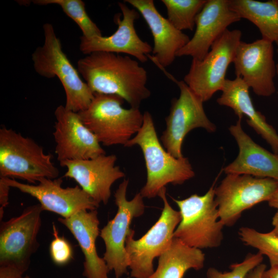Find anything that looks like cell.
I'll return each mask as SVG.
<instances>
[{"label": "cell", "mask_w": 278, "mask_h": 278, "mask_svg": "<svg viewBox=\"0 0 278 278\" xmlns=\"http://www.w3.org/2000/svg\"><path fill=\"white\" fill-rule=\"evenodd\" d=\"M77 69L94 94L119 96L131 108H139L151 95L147 71L129 56L94 52L80 59Z\"/></svg>", "instance_id": "6da1fadb"}, {"label": "cell", "mask_w": 278, "mask_h": 278, "mask_svg": "<svg viewBox=\"0 0 278 278\" xmlns=\"http://www.w3.org/2000/svg\"><path fill=\"white\" fill-rule=\"evenodd\" d=\"M143 125L137 133L124 146H138L144 155L146 182L140 193L143 198H153L166 185H181L195 176L187 158H176L167 152L159 141L151 114L144 113Z\"/></svg>", "instance_id": "7a4b0ae2"}, {"label": "cell", "mask_w": 278, "mask_h": 278, "mask_svg": "<svg viewBox=\"0 0 278 278\" xmlns=\"http://www.w3.org/2000/svg\"><path fill=\"white\" fill-rule=\"evenodd\" d=\"M43 29L44 43L31 56L36 72L46 78L59 79L65 93L67 109L77 113L86 110L94 94L63 51L53 25L46 23Z\"/></svg>", "instance_id": "3957f363"}, {"label": "cell", "mask_w": 278, "mask_h": 278, "mask_svg": "<svg viewBox=\"0 0 278 278\" xmlns=\"http://www.w3.org/2000/svg\"><path fill=\"white\" fill-rule=\"evenodd\" d=\"M53 156L33 139L12 129H0V178L18 179L36 184L43 178L56 179Z\"/></svg>", "instance_id": "277c9868"}, {"label": "cell", "mask_w": 278, "mask_h": 278, "mask_svg": "<svg viewBox=\"0 0 278 278\" xmlns=\"http://www.w3.org/2000/svg\"><path fill=\"white\" fill-rule=\"evenodd\" d=\"M119 96L94 94L88 108L78 114L86 127L106 146L126 144L141 129L144 114L139 108L123 107Z\"/></svg>", "instance_id": "5b68a950"}, {"label": "cell", "mask_w": 278, "mask_h": 278, "mask_svg": "<svg viewBox=\"0 0 278 278\" xmlns=\"http://www.w3.org/2000/svg\"><path fill=\"white\" fill-rule=\"evenodd\" d=\"M215 189L212 186L203 195L193 194L182 200L172 198L181 217L174 237L201 250L221 245L224 226L220 220Z\"/></svg>", "instance_id": "8992f818"}, {"label": "cell", "mask_w": 278, "mask_h": 278, "mask_svg": "<svg viewBox=\"0 0 278 278\" xmlns=\"http://www.w3.org/2000/svg\"><path fill=\"white\" fill-rule=\"evenodd\" d=\"M166 193L165 187L158 194L164 207L156 222L138 239L134 238L135 231L132 229L127 237L125 250L130 276L133 278H148L154 272V259L169 247L181 221L179 211L170 206Z\"/></svg>", "instance_id": "52a82bcc"}, {"label": "cell", "mask_w": 278, "mask_h": 278, "mask_svg": "<svg viewBox=\"0 0 278 278\" xmlns=\"http://www.w3.org/2000/svg\"><path fill=\"white\" fill-rule=\"evenodd\" d=\"M241 34L240 30L228 29L213 43L203 59H193L183 81L203 102L222 90Z\"/></svg>", "instance_id": "ba28073f"}, {"label": "cell", "mask_w": 278, "mask_h": 278, "mask_svg": "<svg viewBox=\"0 0 278 278\" xmlns=\"http://www.w3.org/2000/svg\"><path fill=\"white\" fill-rule=\"evenodd\" d=\"M166 75L175 82L180 90L178 98L171 101L169 115L166 117V128L160 137L166 150L176 158L183 157L182 146L185 137L191 130L198 128L213 132L216 127L207 117L203 103L184 82L179 81L167 73L163 67L160 68Z\"/></svg>", "instance_id": "9c48e42d"}, {"label": "cell", "mask_w": 278, "mask_h": 278, "mask_svg": "<svg viewBox=\"0 0 278 278\" xmlns=\"http://www.w3.org/2000/svg\"><path fill=\"white\" fill-rule=\"evenodd\" d=\"M278 188V181L247 175L227 174L215 189L220 221L232 227L243 212L268 201Z\"/></svg>", "instance_id": "30bf717a"}, {"label": "cell", "mask_w": 278, "mask_h": 278, "mask_svg": "<svg viewBox=\"0 0 278 278\" xmlns=\"http://www.w3.org/2000/svg\"><path fill=\"white\" fill-rule=\"evenodd\" d=\"M128 183V180H124L115 191L116 214L100 230L99 234L105 245L103 258L109 271H114L116 278H120L128 273L126 240L131 230L132 220L142 216L145 207L144 198L140 193H137L131 200L127 199Z\"/></svg>", "instance_id": "8fae6325"}, {"label": "cell", "mask_w": 278, "mask_h": 278, "mask_svg": "<svg viewBox=\"0 0 278 278\" xmlns=\"http://www.w3.org/2000/svg\"><path fill=\"white\" fill-rule=\"evenodd\" d=\"M41 205L26 207L19 216L1 221L0 265L14 266L25 272L32 255L40 244L38 235L41 227Z\"/></svg>", "instance_id": "7c38bea8"}, {"label": "cell", "mask_w": 278, "mask_h": 278, "mask_svg": "<svg viewBox=\"0 0 278 278\" xmlns=\"http://www.w3.org/2000/svg\"><path fill=\"white\" fill-rule=\"evenodd\" d=\"M0 179L10 187L36 198L43 211L55 213L62 218H68L82 210H97L99 205L79 185L63 187L61 178H43L36 184L23 183L8 178Z\"/></svg>", "instance_id": "4fadbf2b"}, {"label": "cell", "mask_w": 278, "mask_h": 278, "mask_svg": "<svg viewBox=\"0 0 278 278\" xmlns=\"http://www.w3.org/2000/svg\"><path fill=\"white\" fill-rule=\"evenodd\" d=\"M53 133L55 152L59 163L66 161L88 160L105 154L93 133L82 122L78 113L60 105L55 110Z\"/></svg>", "instance_id": "5bb4252c"}, {"label": "cell", "mask_w": 278, "mask_h": 278, "mask_svg": "<svg viewBox=\"0 0 278 278\" xmlns=\"http://www.w3.org/2000/svg\"><path fill=\"white\" fill-rule=\"evenodd\" d=\"M273 43L263 39L240 41L233 61L236 77H240L257 95L269 97L276 90V74Z\"/></svg>", "instance_id": "9a60e30c"}, {"label": "cell", "mask_w": 278, "mask_h": 278, "mask_svg": "<svg viewBox=\"0 0 278 278\" xmlns=\"http://www.w3.org/2000/svg\"><path fill=\"white\" fill-rule=\"evenodd\" d=\"M121 11L122 19L119 14L114 17L117 29L108 37L97 36L91 38L80 37L79 49L85 55L96 51H106L115 54H125L132 56L141 62L148 61L152 47L143 41L136 33L135 21L138 19V12L130 9L121 2L118 3Z\"/></svg>", "instance_id": "2e32d148"}, {"label": "cell", "mask_w": 278, "mask_h": 278, "mask_svg": "<svg viewBox=\"0 0 278 278\" xmlns=\"http://www.w3.org/2000/svg\"><path fill=\"white\" fill-rule=\"evenodd\" d=\"M115 154H103L82 160L66 161L60 164L66 167L64 177L72 179L95 201L106 204L111 195V186L125 177L124 172L115 165Z\"/></svg>", "instance_id": "e0dca14e"}, {"label": "cell", "mask_w": 278, "mask_h": 278, "mask_svg": "<svg viewBox=\"0 0 278 278\" xmlns=\"http://www.w3.org/2000/svg\"><path fill=\"white\" fill-rule=\"evenodd\" d=\"M240 19L231 9L229 0H207L196 18L193 37L177 53L176 57L190 56L202 60L228 27Z\"/></svg>", "instance_id": "ac0fdd59"}, {"label": "cell", "mask_w": 278, "mask_h": 278, "mask_svg": "<svg viewBox=\"0 0 278 278\" xmlns=\"http://www.w3.org/2000/svg\"><path fill=\"white\" fill-rule=\"evenodd\" d=\"M140 14L149 28L153 38V56H148L159 67L172 63L177 53L189 41V37L177 29L156 8L153 0H126Z\"/></svg>", "instance_id": "d6986e66"}, {"label": "cell", "mask_w": 278, "mask_h": 278, "mask_svg": "<svg viewBox=\"0 0 278 278\" xmlns=\"http://www.w3.org/2000/svg\"><path fill=\"white\" fill-rule=\"evenodd\" d=\"M229 130L236 141L239 152L236 158L224 168V172L278 181L277 155L254 142L242 129L240 119L231 126Z\"/></svg>", "instance_id": "ffe728a7"}, {"label": "cell", "mask_w": 278, "mask_h": 278, "mask_svg": "<svg viewBox=\"0 0 278 278\" xmlns=\"http://www.w3.org/2000/svg\"><path fill=\"white\" fill-rule=\"evenodd\" d=\"M58 221L66 227L77 241L84 256L83 275L86 278H108L110 271L103 258L99 256L96 241L100 234L96 210L80 211Z\"/></svg>", "instance_id": "44dd1931"}, {"label": "cell", "mask_w": 278, "mask_h": 278, "mask_svg": "<svg viewBox=\"0 0 278 278\" xmlns=\"http://www.w3.org/2000/svg\"><path fill=\"white\" fill-rule=\"evenodd\" d=\"M249 89L240 77H236L233 80L226 79L217 102L231 108L238 119L241 120L246 116L247 124L271 146L276 153L278 151V134L267 122L265 117L255 109L249 95Z\"/></svg>", "instance_id": "7402d4cb"}, {"label": "cell", "mask_w": 278, "mask_h": 278, "mask_svg": "<svg viewBox=\"0 0 278 278\" xmlns=\"http://www.w3.org/2000/svg\"><path fill=\"white\" fill-rule=\"evenodd\" d=\"M205 260V254L201 249L173 237L168 249L159 257L158 267L148 278H183L190 269H202Z\"/></svg>", "instance_id": "603a6c76"}, {"label": "cell", "mask_w": 278, "mask_h": 278, "mask_svg": "<svg viewBox=\"0 0 278 278\" xmlns=\"http://www.w3.org/2000/svg\"><path fill=\"white\" fill-rule=\"evenodd\" d=\"M231 9L240 19H245L259 29L263 39L278 42V3L277 0H229Z\"/></svg>", "instance_id": "cb8c5ba5"}, {"label": "cell", "mask_w": 278, "mask_h": 278, "mask_svg": "<svg viewBox=\"0 0 278 278\" xmlns=\"http://www.w3.org/2000/svg\"><path fill=\"white\" fill-rule=\"evenodd\" d=\"M206 0H162L167 13V19L178 30L193 31L196 18Z\"/></svg>", "instance_id": "d4e9b609"}, {"label": "cell", "mask_w": 278, "mask_h": 278, "mask_svg": "<svg viewBox=\"0 0 278 278\" xmlns=\"http://www.w3.org/2000/svg\"><path fill=\"white\" fill-rule=\"evenodd\" d=\"M38 5H57L79 26L83 37L91 38L101 36L100 29L88 15L84 3L81 0H34Z\"/></svg>", "instance_id": "484cf974"}, {"label": "cell", "mask_w": 278, "mask_h": 278, "mask_svg": "<svg viewBox=\"0 0 278 278\" xmlns=\"http://www.w3.org/2000/svg\"><path fill=\"white\" fill-rule=\"evenodd\" d=\"M238 235L245 245L266 255L269 260L270 267L278 266V236L271 231L262 233L247 227L240 228Z\"/></svg>", "instance_id": "4316f807"}, {"label": "cell", "mask_w": 278, "mask_h": 278, "mask_svg": "<svg viewBox=\"0 0 278 278\" xmlns=\"http://www.w3.org/2000/svg\"><path fill=\"white\" fill-rule=\"evenodd\" d=\"M263 255L260 253L248 254L240 263L230 266V271L221 272L214 267L209 268L206 272L207 278H245L247 274L262 263Z\"/></svg>", "instance_id": "83f0119b"}, {"label": "cell", "mask_w": 278, "mask_h": 278, "mask_svg": "<svg viewBox=\"0 0 278 278\" xmlns=\"http://www.w3.org/2000/svg\"><path fill=\"white\" fill-rule=\"evenodd\" d=\"M54 239L49 245V254L52 261L57 265L63 266L73 258V249L71 243L58 234L56 226L53 223Z\"/></svg>", "instance_id": "f1b7e54d"}, {"label": "cell", "mask_w": 278, "mask_h": 278, "mask_svg": "<svg viewBox=\"0 0 278 278\" xmlns=\"http://www.w3.org/2000/svg\"><path fill=\"white\" fill-rule=\"evenodd\" d=\"M24 271L14 266L0 265V278H31L24 275Z\"/></svg>", "instance_id": "f546056e"}, {"label": "cell", "mask_w": 278, "mask_h": 278, "mask_svg": "<svg viewBox=\"0 0 278 278\" xmlns=\"http://www.w3.org/2000/svg\"><path fill=\"white\" fill-rule=\"evenodd\" d=\"M10 187L0 179V219L3 217L4 208L8 204Z\"/></svg>", "instance_id": "4dcf8cb0"}, {"label": "cell", "mask_w": 278, "mask_h": 278, "mask_svg": "<svg viewBox=\"0 0 278 278\" xmlns=\"http://www.w3.org/2000/svg\"><path fill=\"white\" fill-rule=\"evenodd\" d=\"M266 269V265L262 263L251 270L245 278H262L263 273Z\"/></svg>", "instance_id": "1f68e13d"}, {"label": "cell", "mask_w": 278, "mask_h": 278, "mask_svg": "<svg viewBox=\"0 0 278 278\" xmlns=\"http://www.w3.org/2000/svg\"><path fill=\"white\" fill-rule=\"evenodd\" d=\"M262 278H278V266L270 267L263 273Z\"/></svg>", "instance_id": "d6a6232c"}, {"label": "cell", "mask_w": 278, "mask_h": 278, "mask_svg": "<svg viewBox=\"0 0 278 278\" xmlns=\"http://www.w3.org/2000/svg\"><path fill=\"white\" fill-rule=\"evenodd\" d=\"M268 202L270 207L276 208L278 211V188Z\"/></svg>", "instance_id": "836d02e7"}, {"label": "cell", "mask_w": 278, "mask_h": 278, "mask_svg": "<svg viewBox=\"0 0 278 278\" xmlns=\"http://www.w3.org/2000/svg\"><path fill=\"white\" fill-rule=\"evenodd\" d=\"M272 224L273 227L271 232L278 236V211L275 213L272 219Z\"/></svg>", "instance_id": "e575fe53"}, {"label": "cell", "mask_w": 278, "mask_h": 278, "mask_svg": "<svg viewBox=\"0 0 278 278\" xmlns=\"http://www.w3.org/2000/svg\"><path fill=\"white\" fill-rule=\"evenodd\" d=\"M277 45V56H278V42L275 43ZM276 74L278 75V61L277 64H276Z\"/></svg>", "instance_id": "d590c367"}, {"label": "cell", "mask_w": 278, "mask_h": 278, "mask_svg": "<svg viewBox=\"0 0 278 278\" xmlns=\"http://www.w3.org/2000/svg\"><path fill=\"white\" fill-rule=\"evenodd\" d=\"M275 154L277 155V157H278V151H277V152H276V153H275Z\"/></svg>", "instance_id": "8d00e7d4"}, {"label": "cell", "mask_w": 278, "mask_h": 278, "mask_svg": "<svg viewBox=\"0 0 278 278\" xmlns=\"http://www.w3.org/2000/svg\"><path fill=\"white\" fill-rule=\"evenodd\" d=\"M277 3H278V0H277Z\"/></svg>", "instance_id": "74e56055"}]
</instances>
